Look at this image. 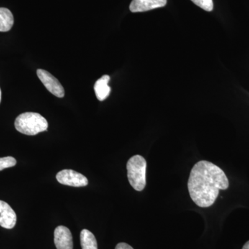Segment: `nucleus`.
I'll return each mask as SVG.
<instances>
[{
    "instance_id": "3",
    "label": "nucleus",
    "mask_w": 249,
    "mask_h": 249,
    "mask_svg": "<svg viewBox=\"0 0 249 249\" xmlns=\"http://www.w3.org/2000/svg\"><path fill=\"white\" fill-rule=\"evenodd\" d=\"M147 162L141 155H135L129 159L127 163V178L134 190L142 191L146 185Z\"/></svg>"
},
{
    "instance_id": "13",
    "label": "nucleus",
    "mask_w": 249,
    "mask_h": 249,
    "mask_svg": "<svg viewBox=\"0 0 249 249\" xmlns=\"http://www.w3.org/2000/svg\"><path fill=\"white\" fill-rule=\"evenodd\" d=\"M196 6L206 11H211L213 9V0H191Z\"/></svg>"
},
{
    "instance_id": "6",
    "label": "nucleus",
    "mask_w": 249,
    "mask_h": 249,
    "mask_svg": "<svg viewBox=\"0 0 249 249\" xmlns=\"http://www.w3.org/2000/svg\"><path fill=\"white\" fill-rule=\"evenodd\" d=\"M54 243L57 249H73V239L70 229L59 226L54 231Z\"/></svg>"
},
{
    "instance_id": "15",
    "label": "nucleus",
    "mask_w": 249,
    "mask_h": 249,
    "mask_svg": "<svg viewBox=\"0 0 249 249\" xmlns=\"http://www.w3.org/2000/svg\"><path fill=\"white\" fill-rule=\"evenodd\" d=\"M242 249H249V241L247 242V243L244 245L243 248Z\"/></svg>"
},
{
    "instance_id": "7",
    "label": "nucleus",
    "mask_w": 249,
    "mask_h": 249,
    "mask_svg": "<svg viewBox=\"0 0 249 249\" xmlns=\"http://www.w3.org/2000/svg\"><path fill=\"white\" fill-rule=\"evenodd\" d=\"M17 222V216L7 203L0 200V226L6 229H13Z\"/></svg>"
},
{
    "instance_id": "8",
    "label": "nucleus",
    "mask_w": 249,
    "mask_h": 249,
    "mask_svg": "<svg viewBox=\"0 0 249 249\" xmlns=\"http://www.w3.org/2000/svg\"><path fill=\"white\" fill-rule=\"evenodd\" d=\"M166 3L167 0H132L129 9L133 13L145 12L163 7Z\"/></svg>"
},
{
    "instance_id": "5",
    "label": "nucleus",
    "mask_w": 249,
    "mask_h": 249,
    "mask_svg": "<svg viewBox=\"0 0 249 249\" xmlns=\"http://www.w3.org/2000/svg\"><path fill=\"white\" fill-rule=\"evenodd\" d=\"M37 75L42 84L45 85L49 92L58 98H62L65 96V89L60 84V82L49 72L43 70H38Z\"/></svg>"
},
{
    "instance_id": "1",
    "label": "nucleus",
    "mask_w": 249,
    "mask_h": 249,
    "mask_svg": "<svg viewBox=\"0 0 249 249\" xmlns=\"http://www.w3.org/2000/svg\"><path fill=\"white\" fill-rule=\"evenodd\" d=\"M229 181L224 172L207 160L197 162L192 168L188 188L192 200L201 208L215 202L220 190H227Z\"/></svg>"
},
{
    "instance_id": "11",
    "label": "nucleus",
    "mask_w": 249,
    "mask_h": 249,
    "mask_svg": "<svg viewBox=\"0 0 249 249\" xmlns=\"http://www.w3.org/2000/svg\"><path fill=\"white\" fill-rule=\"evenodd\" d=\"M80 244L82 249H98L96 237L87 229H83L80 232Z\"/></svg>"
},
{
    "instance_id": "2",
    "label": "nucleus",
    "mask_w": 249,
    "mask_h": 249,
    "mask_svg": "<svg viewBox=\"0 0 249 249\" xmlns=\"http://www.w3.org/2000/svg\"><path fill=\"white\" fill-rule=\"evenodd\" d=\"M15 127L20 133L34 136L47 131L48 122L38 113L25 112L18 116Z\"/></svg>"
},
{
    "instance_id": "16",
    "label": "nucleus",
    "mask_w": 249,
    "mask_h": 249,
    "mask_svg": "<svg viewBox=\"0 0 249 249\" xmlns=\"http://www.w3.org/2000/svg\"><path fill=\"white\" fill-rule=\"evenodd\" d=\"M1 89H0V102H1Z\"/></svg>"
},
{
    "instance_id": "10",
    "label": "nucleus",
    "mask_w": 249,
    "mask_h": 249,
    "mask_svg": "<svg viewBox=\"0 0 249 249\" xmlns=\"http://www.w3.org/2000/svg\"><path fill=\"white\" fill-rule=\"evenodd\" d=\"M14 23V16L11 11L6 8H0V32L11 30Z\"/></svg>"
},
{
    "instance_id": "9",
    "label": "nucleus",
    "mask_w": 249,
    "mask_h": 249,
    "mask_svg": "<svg viewBox=\"0 0 249 249\" xmlns=\"http://www.w3.org/2000/svg\"><path fill=\"white\" fill-rule=\"evenodd\" d=\"M110 77L105 75L96 82L94 85V91L96 97L100 101H104L109 96L111 88L108 85Z\"/></svg>"
},
{
    "instance_id": "4",
    "label": "nucleus",
    "mask_w": 249,
    "mask_h": 249,
    "mask_svg": "<svg viewBox=\"0 0 249 249\" xmlns=\"http://www.w3.org/2000/svg\"><path fill=\"white\" fill-rule=\"evenodd\" d=\"M56 179L61 184L73 187L88 186V179L86 177L72 170H63L56 175Z\"/></svg>"
},
{
    "instance_id": "14",
    "label": "nucleus",
    "mask_w": 249,
    "mask_h": 249,
    "mask_svg": "<svg viewBox=\"0 0 249 249\" xmlns=\"http://www.w3.org/2000/svg\"><path fill=\"white\" fill-rule=\"evenodd\" d=\"M115 249H134L132 248V247H131V246L127 245V244L124 243V242H122V243L118 244V245H116Z\"/></svg>"
},
{
    "instance_id": "12",
    "label": "nucleus",
    "mask_w": 249,
    "mask_h": 249,
    "mask_svg": "<svg viewBox=\"0 0 249 249\" xmlns=\"http://www.w3.org/2000/svg\"><path fill=\"white\" fill-rule=\"evenodd\" d=\"M17 163L16 159L12 157H6L0 158V171L6 168L14 167Z\"/></svg>"
}]
</instances>
